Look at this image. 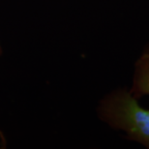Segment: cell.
Segmentation results:
<instances>
[{
  "mask_svg": "<svg viewBox=\"0 0 149 149\" xmlns=\"http://www.w3.org/2000/svg\"><path fill=\"white\" fill-rule=\"evenodd\" d=\"M100 114L111 127L149 148V109L141 108L131 92L117 90L109 95L101 104Z\"/></svg>",
  "mask_w": 149,
  "mask_h": 149,
  "instance_id": "cell-1",
  "label": "cell"
},
{
  "mask_svg": "<svg viewBox=\"0 0 149 149\" xmlns=\"http://www.w3.org/2000/svg\"><path fill=\"white\" fill-rule=\"evenodd\" d=\"M130 92L136 99L149 94V47L136 63L134 84Z\"/></svg>",
  "mask_w": 149,
  "mask_h": 149,
  "instance_id": "cell-2",
  "label": "cell"
}]
</instances>
